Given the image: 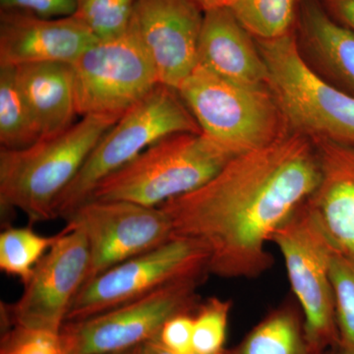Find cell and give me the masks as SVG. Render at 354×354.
I'll return each mask as SVG.
<instances>
[{
	"instance_id": "6da1fadb",
	"label": "cell",
	"mask_w": 354,
	"mask_h": 354,
	"mask_svg": "<svg viewBox=\"0 0 354 354\" xmlns=\"http://www.w3.org/2000/svg\"><path fill=\"white\" fill-rule=\"evenodd\" d=\"M319 179L315 144L292 131L230 158L208 183L160 208L174 237L197 239L208 248L209 274L256 279L274 264L268 242L313 194Z\"/></svg>"
},
{
	"instance_id": "7a4b0ae2",
	"label": "cell",
	"mask_w": 354,
	"mask_h": 354,
	"mask_svg": "<svg viewBox=\"0 0 354 354\" xmlns=\"http://www.w3.org/2000/svg\"><path fill=\"white\" fill-rule=\"evenodd\" d=\"M122 115L90 114L68 129L24 149H0V206L31 223L55 220L53 207L94 147Z\"/></svg>"
},
{
	"instance_id": "3957f363",
	"label": "cell",
	"mask_w": 354,
	"mask_h": 354,
	"mask_svg": "<svg viewBox=\"0 0 354 354\" xmlns=\"http://www.w3.org/2000/svg\"><path fill=\"white\" fill-rule=\"evenodd\" d=\"M230 158L202 132L176 133L102 179L88 200L160 207L201 187Z\"/></svg>"
},
{
	"instance_id": "277c9868",
	"label": "cell",
	"mask_w": 354,
	"mask_h": 354,
	"mask_svg": "<svg viewBox=\"0 0 354 354\" xmlns=\"http://www.w3.org/2000/svg\"><path fill=\"white\" fill-rule=\"evenodd\" d=\"M268 71V87L286 125L311 140L354 147V95L316 73L300 53L295 31L256 39Z\"/></svg>"
},
{
	"instance_id": "5b68a950",
	"label": "cell",
	"mask_w": 354,
	"mask_h": 354,
	"mask_svg": "<svg viewBox=\"0 0 354 354\" xmlns=\"http://www.w3.org/2000/svg\"><path fill=\"white\" fill-rule=\"evenodd\" d=\"M177 93L203 134L230 157L269 145L288 133L268 87L230 82L198 64Z\"/></svg>"
},
{
	"instance_id": "8992f818",
	"label": "cell",
	"mask_w": 354,
	"mask_h": 354,
	"mask_svg": "<svg viewBox=\"0 0 354 354\" xmlns=\"http://www.w3.org/2000/svg\"><path fill=\"white\" fill-rule=\"evenodd\" d=\"M201 132L176 88L158 84L102 135L68 187L53 207L55 218L67 220L88 201L102 179L129 164L169 135Z\"/></svg>"
},
{
	"instance_id": "52a82bcc",
	"label": "cell",
	"mask_w": 354,
	"mask_h": 354,
	"mask_svg": "<svg viewBox=\"0 0 354 354\" xmlns=\"http://www.w3.org/2000/svg\"><path fill=\"white\" fill-rule=\"evenodd\" d=\"M285 261L291 288L304 316V333L312 354L339 344L330 265L337 249L308 201L272 234Z\"/></svg>"
},
{
	"instance_id": "ba28073f",
	"label": "cell",
	"mask_w": 354,
	"mask_h": 354,
	"mask_svg": "<svg viewBox=\"0 0 354 354\" xmlns=\"http://www.w3.org/2000/svg\"><path fill=\"white\" fill-rule=\"evenodd\" d=\"M208 274L167 283L132 301L84 320L66 322L59 335L66 354H113L157 339L180 313H195L197 290Z\"/></svg>"
},
{
	"instance_id": "9c48e42d",
	"label": "cell",
	"mask_w": 354,
	"mask_h": 354,
	"mask_svg": "<svg viewBox=\"0 0 354 354\" xmlns=\"http://www.w3.org/2000/svg\"><path fill=\"white\" fill-rule=\"evenodd\" d=\"M71 66L76 111L81 118L122 115L160 84L131 24L120 35L97 39Z\"/></svg>"
},
{
	"instance_id": "30bf717a",
	"label": "cell",
	"mask_w": 354,
	"mask_h": 354,
	"mask_svg": "<svg viewBox=\"0 0 354 354\" xmlns=\"http://www.w3.org/2000/svg\"><path fill=\"white\" fill-rule=\"evenodd\" d=\"M209 260L208 248L201 241L174 237L85 283L74 298L65 323L104 313L172 281L209 274Z\"/></svg>"
},
{
	"instance_id": "8fae6325",
	"label": "cell",
	"mask_w": 354,
	"mask_h": 354,
	"mask_svg": "<svg viewBox=\"0 0 354 354\" xmlns=\"http://www.w3.org/2000/svg\"><path fill=\"white\" fill-rule=\"evenodd\" d=\"M88 263L85 232L67 221L57 243L35 266L19 299L12 304L1 302L2 326L59 334L74 298L85 283Z\"/></svg>"
},
{
	"instance_id": "7c38bea8",
	"label": "cell",
	"mask_w": 354,
	"mask_h": 354,
	"mask_svg": "<svg viewBox=\"0 0 354 354\" xmlns=\"http://www.w3.org/2000/svg\"><path fill=\"white\" fill-rule=\"evenodd\" d=\"M66 221L79 225L87 237L90 263L85 283L174 237L171 221L160 207L131 202L88 200Z\"/></svg>"
},
{
	"instance_id": "4fadbf2b",
	"label": "cell",
	"mask_w": 354,
	"mask_h": 354,
	"mask_svg": "<svg viewBox=\"0 0 354 354\" xmlns=\"http://www.w3.org/2000/svg\"><path fill=\"white\" fill-rule=\"evenodd\" d=\"M204 13L193 0H135L130 24L162 85L177 91L197 66Z\"/></svg>"
},
{
	"instance_id": "5bb4252c",
	"label": "cell",
	"mask_w": 354,
	"mask_h": 354,
	"mask_svg": "<svg viewBox=\"0 0 354 354\" xmlns=\"http://www.w3.org/2000/svg\"><path fill=\"white\" fill-rule=\"evenodd\" d=\"M97 39L73 15L44 18L22 11L0 10V65L71 64Z\"/></svg>"
},
{
	"instance_id": "9a60e30c",
	"label": "cell",
	"mask_w": 354,
	"mask_h": 354,
	"mask_svg": "<svg viewBox=\"0 0 354 354\" xmlns=\"http://www.w3.org/2000/svg\"><path fill=\"white\" fill-rule=\"evenodd\" d=\"M320 179L308 204L335 249L354 259V147L312 140Z\"/></svg>"
},
{
	"instance_id": "2e32d148",
	"label": "cell",
	"mask_w": 354,
	"mask_h": 354,
	"mask_svg": "<svg viewBox=\"0 0 354 354\" xmlns=\"http://www.w3.org/2000/svg\"><path fill=\"white\" fill-rule=\"evenodd\" d=\"M198 64L230 82L268 87L267 67L257 41L227 6L204 13Z\"/></svg>"
},
{
	"instance_id": "e0dca14e",
	"label": "cell",
	"mask_w": 354,
	"mask_h": 354,
	"mask_svg": "<svg viewBox=\"0 0 354 354\" xmlns=\"http://www.w3.org/2000/svg\"><path fill=\"white\" fill-rule=\"evenodd\" d=\"M15 69L18 85L41 139L55 136L76 122L71 64L50 62L21 65Z\"/></svg>"
},
{
	"instance_id": "ac0fdd59",
	"label": "cell",
	"mask_w": 354,
	"mask_h": 354,
	"mask_svg": "<svg viewBox=\"0 0 354 354\" xmlns=\"http://www.w3.org/2000/svg\"><path fill=\"white\" fill-rule=\"evenodd\" d=\"M297 27L319 64L342 90L354 95V32L335 21L321 0H301Z\"/></svg>"
},
{
	"instance_id": "d6986e66",
	"label": "cell",
	"mask_w": 354,
	"mask_h": 354,
	"mask_svg": "<svg viewBox=\"0 0 354 354\" xmlns=\"http://www.w3.org/2000/svg\"><path fill=\"white\" fill-rule=\"evenodd\" d=\"M227 354H312L304 326L290 304L274 310Z\"/></svg>"
},
{
	"instance_id": "ffe728a7",
	"label": "cell",
	"mask_w": 354,
	"mask_h": 354,
	"mask_svg": "<svg viewBox=\"0 0 354 354\" xmlns=\"http://www.w3.org/2000/svg\"><path fill=\"white\" fill-rule=\"evenodd\" d=\"M41 139L39 128L28 108L13 66L0 65V145L18 150Z\"/></svg>"
},
{
	"instance_id": "44dd1931",
	"label": "cell",
	"mask_w": 354,
	"mask_h": 354,
	"mask_svg": "<svg viewBox=\"0 0 354 354\" xmlns=\"http://www.w3.org/2000/svg\"><path fill=\"white\" fill-rule=\"evenodd\" d=\"M301 0H230L227 7L255 39H274L295 31Z\"/></svg>"
},
{
	"instance_id": "7402d4cb",
	"label": "cell",
	"mask_w": 354,
	"mask_h": 354,
	"mask_svg": "<svg viewBox=\"0 0 354 354\" xmlns=\"http://www.w3.org/2000/svg\"><path fill=\"white\" fill-rule=\"evenodd\" d=\"M60 234L62 232L44 236L31 227H6L0 234V270L26 285L35 266L57 243Z\"/></svg>"
},
{
	"instance_id": "603a6c76",
	"label": "cell",
	"mask_w": 354,
	"mask_h": 354,
	"mask_svg": "<svg viewBox=\"0 0 354 354\" xmlns=\"http://www.w3.org/2000/svg\"><path fill=\"white\" fill-rule=\"evenodd\" d=\"M232 301L209 297L194 313L193 348L199 354H223Z\"/></svg>"
},
{
	"instance_id": "cb8c5ba5",
	"label": "cell",
	"mask_w": 354,
	"mask_h": 354,
	"mask_svg": "<svg viewBox=\"0 0 354 354\" xmlns=\"http://www.w3.org/2000/svg\"><path fill=\"white\" fill-rule=\"evenodd\" d=\"M73 16L82 21L97 39L111 38L127 31L135 0H74Z\"/></svg>"
},
{
	"instance_id": "d4e9b609",
	"label": "cell",
	"mask_w": 354,
	"mask_h": 354,
	"mask_svg": "<svg viewBox=\"0 0 354 354\" xmlns=\"http://www.w3.org/2000/svg\"><path fill=\"white\" fill-rule=\"evenodd\" d=\"M341 346H354V259L337 251L330 265Z\"/></svg>"
},
{
	"instance_id": "484cf974",
	"label": "cell",
	"mask_w": 354,
	"mask_h": 354,
	"mask_svg": "<svg viewBox=\"0 0 354 354\" xmlns=\"http://www.w3.org/2000/svg\"><path fill=\"white\" fill-rule=\"evenodd\" d=\"M0 354H66L59 334L25 329L4 328Z\"/></svg>"
},
{
	"instance_id": "4316f807",
	"label": "cell",
	"mask_w": 354,
	"mask_h": 354,
	"mask_svg": "<svg viewBox=\"0 0 354 354\" xmlns=\"http://www.w3.org/2000/svg\"><path fill=\"white\" fill-rule=\"evenodd\" d=\"M194 313H180L165 322L158 334L157 341L167 351L174 354H191L193 348Z\"/></svg>"
},
{
	"instance_id": "83f0119b",
	"label": "cell",
	"mask_w": 354,
	"mask_h": 354,
	"mask_svg": "<svg viewBox=\"0 0 354 354\" xmlns=\"http://www.w3.org/2000/svg\"><path fill=\"white\" fill-rule=\"evenodd\" d=\"M0 10L22 11L44 18L67 17L75 13L74 0H0Z\"/></svg>"
},
{
	"instance_id": "f1b7e54d",
	"label": "cell",
	"mask_w": 354,
	"mask_h": 354,
	"mask_svg": "<svg viewBox=\"0 0 354 354\" xmlns=\"http://www.w3.org/2000/svg\"><path fill=\"white\" fill-rule=\"evenodd\" d=\"M327 12L354 32V0H321Z\"/></svg>"
},
{
	"instance_id": "f546056e",
	"label": "cell",
	"mask_w": 354,
	"mask_h": 354,
	"mask_svg": "<svg viewBox=\"0 0 354 354\" xmlns=\"http://www.w3.org/2000/svg\"><path fill=\"white\" fill-rule=\"evenodd\" d=\"M142 354H174L171 351L165 349L162 344L157 341V339H153V341L147 342L145 344H142ZM191 354H199L197 353H193ZM223 354H227V351Z\"/></svg>"
},
{
	"instance_id": "4dcf8cb0",
	"label": "cell",
	"mask_w": 354,
	"mask_h": 354,
	"mask_svg": "<svg viewBox=\"0 0 354 354\" xmlns=\"http://www.w3.org/2000/svg\"><path fill=\"white\" fill-rule=\"evenodd\" d=\"M204 12L218 7L227 6L230 0H193Z\"/></svg>"
},
{
	"instance_id": "1f68e13d",
	"label": "cell",
	"mask_w": 354,
	"mask_h": 354,
	"mask_svg": "<svg viewBox=\"0 0 354 354\" xmlns=\"http://www.w3.org/2000/svg\"><path fill=\"white\" fill-rule=\"evenodd\" d=\"M339 346H341V348H339V351L335 353V354H354V346H346L339 344Z\"/></svg>"
},
{
	"instance_id": "d6a6232c",
	"label": "cell",
	"mask_w": 354,
	"mask_h": 354,
	"mask_svg": "<svg viewBox=\"0 0 354 354\" xmlns=\"http://www.w3.org/2000/svg\"><path fill=\"white\" fill-rule=\"evenodd\" d=\"M113 354H142V346H137V348L128 349V351H121V353Z\"/></svg>"
}]
</instances>
